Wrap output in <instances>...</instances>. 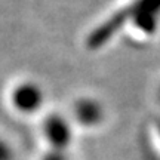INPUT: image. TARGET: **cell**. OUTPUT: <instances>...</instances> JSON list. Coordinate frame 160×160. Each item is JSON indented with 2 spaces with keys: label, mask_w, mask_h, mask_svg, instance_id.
<instances>
[{
  "label": "cell",
  "mask_w": 160,
  "mask_h": 160,
  "mask_svg": "<svg viewBox=\"0 0 160 160\" xmlns=\"http://www.w3.org/2000/svg\"><path fill=\"white\" fill-rule=\"evenodd\" d=\"M40 101H42V93L37 88L31 85H24L15 92V104L21 110L30 111L37 108Z\"/></svg>",
  "instance_id": "cell-1"
},
{
  "label": "cell",
  "mask_w": 160,
  "mask_h": 160,
  "mask_svg": "<svg viewBox=\"0 0 160 160\" xmlns=\"http://www.w3.org/2000/svg\"><path fill=\"white\" fill-rule=\"evenodd\" d=\"M46 131L49 133V138L52 139V142L55 144V145H59V147L65 145L70 138L68 129H67L65 123H64L62 120H59L58 117H53V119L48 123Z\"/></svg>",
  "instance_id": "cell-2"
},
{
  "label": "cell",
  "mask_w": 160,
  "mask_h": 160,
  "mask_svg": "<svg viewBox=\"0 0 160 160\" xmlns=\"http://www.w3.org/2000/svg\"><path fill=\"white\" fill-rule=\"evenodd\" d=\"M77 114H79L80 120L85 123H92L97 119H99V108L93 102H85L80 104V107L77 108Z\"/></svg>",
  "instance_id": "cell-3"
},
{
  "label": "cell",
  "mask_w": 160,
  "mask_h": 160,
  "mask_svg": "<svg viewBox=\"0 0 160 160\" xmlns=\"http://www.w3.org/2000/svg\"><path fill=\"white\" fill-rule=\"evenodd\" d=\"M0 160H11V154L3 144H0Z\"/></svg>",
  "instance_id": "cell-4"
}]
</instances>
